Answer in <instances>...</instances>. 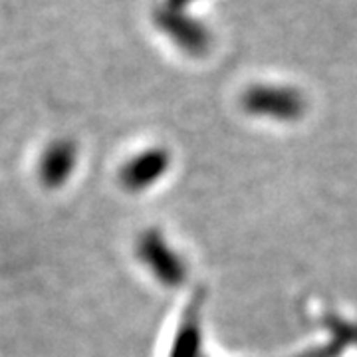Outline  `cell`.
<instances>
[{
    "instance_id": "cell-1",
    "label": "cell",
    "mask_w": 357,
    "mask_h": 357,
    "mask_svg": "<svg viewBox=\"0 0 357 357\" xmlns=\"http://www.w3.org/2000/svg\"><path fill=\"white\" fill-rule=\"evenodd\" d=\"M244 109L255 115H266L280 121H294L306 109V102L300 91L276 86H255L243 98Z\"/></svg>"
},
{
    "instance_id": "cell-2",
    "label": "cell",
    "mask_w": 357,
    "mask_h": 357,
    "mask_svg": "<svg viewBox=\"0 0 357 357\" xmlns=\"http://www.w3.org/2000/svg\"><path fill=\"white\" fill-rule=\"evenodd\" d=\"M139 255L161 282H165L169 286H175V284H181V282L185 280V266H183V262L161 241V236L157 232H149V234H145L141 238Z\"/></svg>"
},
{
    "instance_id": "cell-3",
    "label": "cell",
    "mask_w": 357,
    "mask_h": 357,
    "mask_svg": "<svg viewBox=\"0 0 357 357\" xmlns=\"http://www.w3.org/2000/svg\"><path fill=\"white\" fill-rule=\"evenodd\" d=\"M167 165V155L163 151H151L133 159L121 173L123 183L131 189H143L159 177Z\"/></svg>"
},
{
    "instance_id": "cell-4",
    "label": "cell",
    "mask_w": 357,
    "mask_h": 357,
    "mask_svg": "<svg viewBox=\"0 0 357 357\" xmlns=\"http://www.w3.org/2000/svg\"><path fill=\"white\" fill-rule=\"evenodd\" d=\"M173 357H203L201 356V302L189 307V314L181 328L173 349Z\"/></svg>"
},
{
    "instance_id": "cell-5",
    "label": "cell",
    "mask_w": 357,
    "mask_h": 357,
    "mask_svg": "<svg viewBox=\"0 0 357 357\" xmlns=\"http://www.w3.org/2000/svg\"><path fill=\"white\" fill-rule=\"evenodd\" d=\"M161 24L169 30V34L177 40L178 44L189 52H203L208 46V36L201 26L192 22L189 18H173V16H165L161 20Z\"/></svg>"
},
{
    "instance_id": "cell-6",
    "label": "cell",
    "mask_w": 357,
    "mask_h": 357,
    "mask_svg": "<svg viewBox=\"0 0 357 357\" xmlns=\"http://www.w3.org/2000/svg\"><path fill=\"white\" fill-rule=\"evenodd\" d=\"M72 165H74V149L70 145H56L44 159L42 177L50 185H60V181L70 173Z\"/></svg>"
},
{
    "instance_id": "cell-7",
    "label": "cell",
    "mask_w": 357,
    "mask_h": 357,
    "mask_svg": "<svg viewBox=\"0 0 357 357\" xmlns=\"http://www.w3.org/2000/svg\"><path fill=\"white\" fill-rule=\"evenodd\" d=\"M189 2H192V0H169V6L171 8H178V6H185Z\"/></svg>"
},
{
    "instance_id": "cell-8",
    "label": "cell",
    "mask_w": 357,
    "mask_h": 357,
    "mask_svg": "<svg viewBox=\"0 0 357 357\" xmlns=\"http://www.w3.org/2000/svg\"><path fill=\"white\" fill-rule=\"evenodd\" d=\"M351 333H354V335H356V337H357V330H354V332H351Z\"/></svg>"
}]
</instances>
